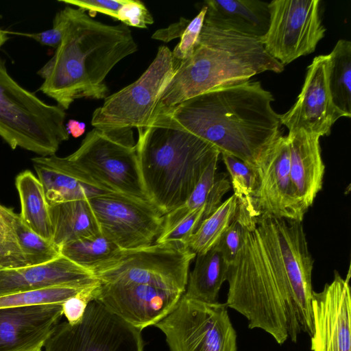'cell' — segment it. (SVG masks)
Masks as SVG:
<instances>
[{
	"mask_svg": "<svg viewBox=\"0 0 351 351\" xmlns=\"http://www.w3.org/2000/svg\"><path fill=\"white\" fill-rule=\"evenodd\" d=\"M274 98L260 82L209 90L163 110L152 124L189 132L256 169L282 136Z\"/></svg>",
	"mask_w": 351,
	"mask_h": 351,
	"instance_id": "1",
	"label": "cell"
},
{
	"mask_svg": "<svg viewBox=\"0 0 351 351\" xmlns=\"http://www.w3.org/2000/svg\"><path fill=\"white\" fill-rule=\"evenodd\" d=\"M137 48L129 27L104 24L71 8L60 45L38 72L45 80L39 90L64 110L77 99H106L108 74Z\"/></svg>",
	"mask_w": 351,
	"mask_h": 351,
	"instance_id": "2",
	"label": "cell"
},
{
	"mask_svg": "<svg viewBox=\"0 0 351 351\" xmlns=\"http://www.w3.org/2000/svg\"><path fill=\"white\" fill-rule=\"evenodd\" d=\"M257 222V221H256ZM256 222L247 230L235 259L229 265L226 302L283 344L301 332L287 278L272 246Z\"/></svg>",
	"mask_w": 351,
	"mask_h": 351,
	"instance_id": "3",
	"label": "cell"
},
{
	"mask_svg": "<svg viewBox=\"0 0 351 351\" xmlns=\"http://www.w3.org/2000/svg\"><path fill=\"white\" fill-rule=\"evenodd\" d=\"M284 69L260 39L204 25L193 54L176 66L154 117L209 90L249 81L265 71L280 73Z\"/></svg>",
	"mask_w": 351,
	"mask_h": 351,
	"instance_id": "4",
	"label": "cell"
},
{
	"mask_svg": "<svg viewBox=\"0 0 351 351\" xmlns=\"http://www.w3.org/2000/svg\"><path fill=\"white\" fill-rule=\"evenodd\" d=\"M138 130L136 153L148 200L165 215L182 205L219 152L185 130L152 124Z\"/></svg>",
	"mask_w": 351,
	"mask_h": 351,
	"instance_id": "5",
	"label": "cell"
},
{
	"mask_svg": "<svg viewBox=\"0 0 351 351\" xmlns=\"http://www.w3.org/2000/svg\"><path fill=\"white\" fill-rule=\"evenodd\" d=\"M65 118L60 106L49 105L21 86L0 57V136L12 149L21 147L40 156L55 154L69 138Z\"/></svg>",
	"mask_w": 351,
	"mask_h": 351,
	"instance_id": "6",
	"label": "cell"
},
{
	"mask_svg": "<svg viewBox=\"0 0 351 351\" xmlns=\"http://www.w3.org/2000/svg\"><path fill=\"white\" fill-rule=\"evenodd\" d=\"M66 158L107 191L149 201L142 184L132 129L94 128Z\"/></svg>",
	"mask_w": 351,
	"mask_h": 351,
	"instance_id": "7",
	"label": "cell"
},
{
	"mask_svg": "<svg viewBox=\"0 0 351 351\" xmlns=\"http://www.w3.org/2000/svg\"><path fill=\"white\" fill-rule=\"evenodd\" d=\"M195 256L181 241L155 243L120 250L90 271L101 283H146L184 293L189 266Z\"/></svg>",
	"mask_w": 351,
	"mask_h": 351,
	"instance_id": "8",
	"label": "cell"
},
{
	"mask_svg": "<svg viewBox=\"0 0 351 351\" xmlns=\"http://www.w3.org/2000/svg\"><path fill=\"white\" fill-rule=\"evenodd\" d=\"M176 67L171 51L166 46L159 47L155 58L137 80L108 96L95 110L91 125L104 130L149 126Z\"/></svg>",
	"mask_w": 351,
	"mask_h": 351,
	"instance_id": "9",
	"label": "cell"
},
{
	"mask_svg": "<svg viewBox=\"0 0 351 351\" xmlns=\"http://www.w3.org/2000/svg\"><path fill=\"white\" fill-rule=\"evenodd\" d=\"M170 351H237V332L226 303H208L184 294L176 307L155 324Z\"/></svg>",
	"mask_w": 351,
	"mask_h": 351,
	"instance_id": "10",
	"label": "cell"
},
{
	"mask_svg": "<svg viewBox=\"0 0 351 351\" xmlns=\"http://www.w3.org/2000/svg\"><path fill=\"white\" fill-rule=\"evenodd\" d=\"M287 278L301 332L313 334L311 283L314 261L302 221L263 215L258 218Z\"/></svg>",
	"mask_w": 351,
	"mask_h": 351,
	"instance_id": "11",
	"label": "cell"
},
{
	"mask_svg": "<svg viewBox=\"0 0 351 351\" xmlns=\"http://www.w3.org/2000/svg\"><path fill=\"white\" fill-rule=\"evenodd\" d=\"M141 330L92 300L82 319L59 323L45 343V351H143Z\"/></svg>",
	"mask_w": 351,
	"mask_h": 351,
	"instance_id": "12",
	"label": "cell"
},
{
	"mask_svg": "<svg viewBox=\"0 0 351 351\" xmlns=\"http://www.w3.org/2000/svg\"><path fill=\"white\" fill-rule=\"evenodd\" d=\"M319 0H274L269 25L260 38L265 50L285 66L315 51L324 37Z\"/></svg>",
	"mask_w": 351,
	"mask_h": 351,
	"instance_id": "13",
	"label": "cell"
},
{
	"mask_svg": "<svg viewBox=\"0 0 351 351\" xmlns=\"http://www.w3.org/2000/svg\"><path fill=\"white\" fill-rule=\"evenodd\" d=\"M88 201L101 233L121 250L153 244L162 232L165 215L149 201L114 193Z\"/></svg>",
	"mask_w": 351,
	"mask_h": 351,
	"instance_id": "14",
	"label": "cell"
},
{
	"mask_svg": "<svg viewBox=\"0 0 351 351\" xmlns=\"http://www.w3.org/2000/svg\"><path fill=\"white\" fill-rule=\"evenodd\" d=\"M256 170L257 184L252 204L257 217L271 215L302 221L307 210L301 204L291 182L287 136L276 141Z\"/></svg>",
	"mask_w": 351,
	"mask_h": 351,
	"instance_id": "15",
	"label": "cell"
},
{
	"mask_svg": "<svg viewBox=\"0 0 351 351\" xmlns=\"http://www.w3.org/2000/svg\"><path fill=\"white\" fill-rule=\"evenodd\" d=\"M350 278V269L346 278L335 271L322 291H313L312 351H351Z\"/></svg>",
	"mask_w": 351,
	"mask_h": 351,
	"instance_id": "16",
	"label": "cell"
},
{
	"mask_svg": "<svg viewBox=\"0 0 351 351\" xmlns=\"http://www.w3.org/2000/svg\"><path fill=\"white\" fill-rule=\"evenodd\" d=\"M327 55L316 56L308 66L302 90L294 105L280 114L282 125L289 132L302 130L328 136L337 119L346 117L334 104L328 84Z\"/></svg>",
	"mask_w": 351,
	"mask_h": 351,
	"instance_id": "17",
	"label": "cell"
},
{
	"mask_svg": "<svg viewBox=\"0 0 351 351\" xmlns=\"http://www.w3.org/2000/svg\"><path fill=\"white\" fill-rule=\"evenodd\" d=\"M62 316L60 304L0 308V351L44 347Z\"/></svg>",
	"mask_w": 351,
	"mask_h": 351,
	"instance_id": "18",
	"label": "cell"
},
{
	"mask_svg": "<svg viewBox=\"0 0 351 351\" xmlns=\"http://www.w3.org/2000/svg\"><path fill=\"white\" fill-rule=\"evenodd\" d=\"M99 280L88 269L61 255L49 263L0 269V297L56 287H89Z\"/></svg>",
	"mask_w": 351,
	"mask_h": 351,
	"instance_id": "19",
	"label": "cell"
},
{
	"mask_svg": "<svg viewBox=\"0 0 351 351\" xmlns=\"http://www.w3.org/2000/svg\"><path fill=\"white\" fill-rule=\"evenodd\" d=\"M32 161L49 204L88 199L99 195L112 193L66 157L53 154L35 157Z\"/></svg>",
	"mask_w": 351,
	"mask_h": 351,
	"instance_id": "20",
	"label": "cell"
},
{
	"mask_svg": "<svg viewBox=\"0 0 351 351\" xmlns=\"http://www.w3.org/2000/svg\"><path fill=\"white\" fill-rule=\"evenodd\" d=\"M290 175L298 199L306 210L321 191L325 171L320 136L302 130L289 132Z\"/></svg>",
	"mask_w": 351,
	"mask_h": 351,
	"instance_id": "21",
	"label": "cell"
},
{
	"mask_svg": "<svg viewBox=\"0 0 351 351\" xmlns=\"http://www.w3.org/2000/svg\"><path fill=\"white\" fill-rule=\"evenodd\" d=\"M204 25L261 38L269 25V3L261 0H208Z\"/></svg>",
	"mask_w": 351,
	"mask_h": 351,
	"instance_id": "22",
	"label": "cell"
},
{
	"mask_svg": "<svg viewBox=\"0 0 351 351\" xmlns=\"http://www.w3.org/2000/svg\"><path fill=\"white\" fill-rule=\"evenodd\" d=\"M51 241L58 247L101 233L88 199L49 204Z\"/></svg>",
	"mask_w": 351,
	"mask_h": 351,
	"instance_id": "23",
	"label": "cell"
},
{
	"mask_svg": "<svg viewBox=\"0 0 351 351\" xmlns=\"http://www.w3.org/2000/svg\"><path fill=\"white\" fill-rule=\"evenodd\" d=\"M195 257L184 295L204 302H217L219 290L227 278L229 265L216 247Z\"/></svg>",
	"mask_w": 351,
	"mask_h": 351,
	"instance_id": "24",
	"label": "cell"
},
{
	"mask_svg": "<svg viewBox=\"0 0 351 351\" xmlns=\"http://www.w3.org/2000/svg\"><path fill=\"white\" fill-rule=\"evenodd\" d=\"M21 203L20 218L30 230L51 240L49 204L40 181L31 171L25 170L16 178Z\"/></svg>",
	"mask_w": 351,
	"mask_h": 351,
	"instance_id": "25",
	"label": "cell"
},
{
	"mask_svg": "<svg viewBox=\"0 0 351 351\" xmlns=\"http://www.w3.org/2000/svg\"><path fill=\"white\" fill-rule=\"evenodd\" d=\"M327 56V78L332 101L349 118L351 116V42L339 40Z\"/></svg>",
	"mask_w": 351,
	"mask_h": 351,
	"instance_id": "26",
	"label": "cell"
},
{
	"mask_svg": "<svg viewBox=\"0 0 351 351\" xmlns=\"http://www.w3.org/2000/svg\"><path fill=\"white\" fill-rule=\"evenodd\" d=\"M237 199L233 194L219 205L199 226L185 244L196 255L215 247L234 219L237 210Z\"/></svg>",
	"mask_w": 351,
	"mask_h": 351,
	"instance_id": "27",
	"label": "cell"
},
{
	"mask_svg": "<svg viewBox=\"0 0 351 351\" xmlns=\"http://www.w3.org/2000/svg\"><path fill=\"white\" fill-rule=\"evenodd\" d=\"M230 186L231 184L226 176L218 178L217 177L206 203L174 228L165 233L160 234L155 243L177 241L185 243L187 239L196 232L201 223L222 203V199L230 191Z\"/></svg>",
	"mask_w": 351,
	"mask_h": 351,
	"instance_id": "28",
	"label": "cell"
},
{
	"mask_svg": "<svg viewBox=\"0 0 351 351\" xmlns=\"http://www.w3.org/2000/svg\"><path fill=\"white\" fill-rule=\"evenodd\" d=\"M121 249L101 233L75 240L60 247L61 255L90 271L113 256Z\"/></svg>",
	"mask_w": 351,
	"mask_h": 351,
	"instance_id": "29",
	"label": "cell"
},
{
	"mask_svg": "<svg viewBox=\"0 0 351 351\" xmlns=\"http://www.w3.org/2000/svg\"><path fill=\"white\" fill-rule=\"evenodd\" d=\"M221 155L230 176V184L237 199L238 206L253 217L258 218L252 204V195L257 184L256 169L230 154Z\"/></svg>",
	"mask_w": 351,
	"mask_h": 351,
	"instance_id": "30",
	"label": "cell"
},
{
	"mask_svg": "<svg viewBox=\"0 0 351 351\" xmlns=\"http://www.w3.org/2000/svg\"><path fill=\"white\" fill-rule=\"evenodd\" d=\"M218 160L219 158L210 163L185 202L165 215L163 228L160 234L165 233L174 228L206 203L217 177Z\"/></svg>",
	"mask_w": 351,
	"mask_h": 351,
	"instance_id": "31",
	"label": "cell"
},
{
	"mask_svg": "<svg viewBox=\"0 0 351 351\" xmlns=\"http://www.w3.org/2000/svg\"><path fill=\"white\" fill-rule=\"evenodd\" d=\"M15 228L26 266L45 264L61 256L60 247L51 240L42 237L27 227L18 213L15 219Z\"/></svg>",
	"mask_w": 351,
	"mask_h": 351,
	"instance_id": "32",
	"label": "cell"
},
{
	"mask_svg": "<svg viewBox=\"0 0 351 351\" xmlns=\"http://www.w3.org/2000/svg\"><path fill=\"white\" fill-rule=\"evenodd\" d=\"M89 287H56L12 293L0 297V308L62 304L66 300Z\"/></svg>",
	"mask_w": 351,
	"mask_h": 351,
	"instance_id": "33",
	"label": "cell"
},
{
	"mask_svg": "<svg viewBox=\"0 0 351 351\" xmlns=\"http://www.w3.org/2000/svg\"><path fill=\"white\" fill-rule=\"evenodd\" d=\"M16 215L0 203V269L26 266L15 228Z\"/></svg>",
	"mask_w": 351,
	"mask_h": 351,
	"instance_id": "34",
	"label": "cell"
},
{
	"mask_svg": "<svg viewBox=\"0 0 351 351\" xmlns=\"http://www.w3.org/2000/svg\"><path fill=\"white\" fill-rule=\"evenodd\" d=\"M258 218L252 217L237 206L234 219L215 246L220 251L228 265L235 259L243 245L247 230L256 222Z\"/></svg>",
	"mask_w": 351,
	"mask_h": 351,
	"instance_id": "35",
	"label": "cell"
},
{
	"mask_svg": "<svg viewBox=\"0 0 351 351\" xmlns=\"http://www.w3.org/2000/svg\"><path fill=\"white\" fill-rule=\"evenodd\" d=\"M206 10V6L204 5L197 15L190 21L180 37V43L171 51L176 66L189 58L197 46Z\"/></svg>",
	"mask_w": 351,
	"mask_h": 351,
	"instance_id": "36",
	"label": "cell"
},
{
	"mask_svg": "<svg viewBox=\"0 0 351 351\" xmlns=\"http://www.w3.org/2000/svg\"><path fill=\"white\" fill-rule=\"evenodd\" d=\"M71 11V7L67 5L57 12L51 29L35 34H17L30 37L42 45L57 48L62 41L64 31L69 22Z\"/></svg>",
	"mask_w": 351,
	"mask_h": 351,
	"instance_id": "37",
	"label": "cell"
},
{
	"mask_svg": "<svg viewBox=\"0 0 351 351\" xmlns=\"http://www.w3.org/2000/svg\"><path fill=\"white\" fill-rule=\"evenodd\" d=\"M117 20L128 27L143 29L154 23L150 12L139 0H127L118 12Z\"/></svg>",
	"mask_w": 351,
	"mask_h": 351,
	"instance_id": "38",
	"label": "cell"
},
{
	"mask_svg": "<svg viewBox=\"0 0 351 351\" xmlns=\"http://www.w3.org/2000/svg\"><path fill=\"white\" fill-rule=\"evenodd\" d=\"M99 284V282L84 289L62 304L63 315L69 324L74 325L82 319L88 303L94 300L95 290Z\"/></svg>",
	"mask_w": 351,
	"mask_h": 351,
	"instance_id": "39",
	"label": "cell"
},
{
	"mask_svg": "<svg viewBox=\"0 0 351 351\" xmlns=\"http://www.w3.org/2000/svg\"><path fill=\"white\" fill-rule=\"evenodd\" d=\"M58 1L88 11V15L92 18L97 13H102L117 20L118 12L127 0H58Z\"/></svg>",
	"mask_w": 351,
	"mask_h": 351,
	"instance_id": "40",
	"label": "cell"
},
{
	"mask_svg": "<svg viewBox=\"0 0 351 351\" xmlns=\"http://www.w3.org/2000/svg\"><path fill=\"white\" fill-rule=\"evenodd\" d=\"M190 21L181 17L179 22L170 25L168 27L160 29L152 36L153 39L168 43L178 37H181Z\"/></svg>",
	"mask_w": 351,
	"mask_h": 351,
	"instance_id": "41",
	"label": "cell"
},
{
	"mask_svg": "<svg viewBox=\"0 0 351 351\" xmlns=\"http://www.w3.org/2000/svg\"><path fill=\"white\" fill-rule=\"evenodd\" d=\"M65 126L68 133L74 138L80 137L86 130V124L84 122L74 119H70Z\"/></svg>",
	"mask_w": 351,
	"mask_h": 351,
	"instance_id": "42",
	"label": "cell"
},
{
	"mask_svg": "<svg viewBox=\"0 0 351 351\" xmlns=\"http://www.w3.org/2000/svg\"><path fill=\"white\" fill-rule=\"evenodd\" d=\"M8 32L0 29V48L8 40Z\"/></svg>",
	"mask_w": 351,
	"mask_h": 351,
	"instance_id": "43",
	"label": "cell"
},
{
	"mask_svg": "<svg viewBox=\"0 0 351 351\" xmlns=\"http://www.w3.org/2000/svg\"><path fill=\"white\" fill-rule=\"evenodd\" d=\"M43 348V346H39V347H37L34 349H32V350H30L28 351H42Z\"/></svg>",
	"mask_w": 351,
	"mask_h": 351,
	"instance_id": "44",
	"label": "cell"
}]
</instances>
